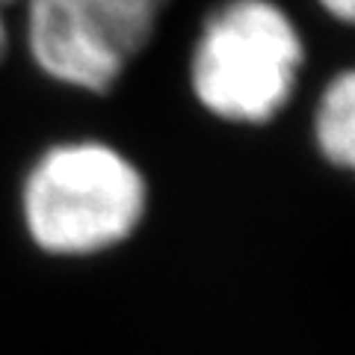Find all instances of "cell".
I'll return each instance as SVG.
<instances>
[{
	"label": "cell",
	"mask_w": 355,
	"mask_h": 355,
	"mask_svg": "<svg viewBox=\"0 0 355 355\" xmlns=\"http://www.w3.org/2000/svg\"><path fill=\"white\" fill-rule=\"evenodd\" d=\"M166 6L169 0H30V53L53 80L107 92L148 48Z\"/></svg>",
	"instance_id": "3957f363"
},
{
	"label": "cell",
	"mask_w": 355,
	"mask_h": 355,
	"mask_svg": "<svg viewBox=\"0 0 355 355\" xmlns=\"http://www.w3.org/2000/svg\"><path fill=\"white\" fill-rule=\"evenodd\" d=\"M314 142L331 166L355 175V65L335 74L320 92Z\"/></svg>",
	"instance_id": "277c9868"
},
{
	"label": "cell",
	"mask_w": 355,
	"mask_h": 355,
	"mask_svg": "<svg viewBox=\"0 0 355 355\" xmlns=\"http://www.w3.org/2000/svg\"><path fill=\"white\" fill-rule=\"evenodd\" d=\"M305 42L275 0H225L205 18L190 57V86L210 116L266 125L291 104Z\"/></svg>",
	"instance_id": "7a4b0ae2"
},
{
	"label": "cell",
	"mask_w": 355,
	"mask_h": 355,
	"mask_svg": "<svg viewBox=\"0 0 355 355\" xmlns=\"http://www.w3.org/2000/svg\"><path fill=\"white\" fill-rule=\"evenodd\" d=\"M331 18H338L340 24L355 27V0H317Z\"/></svg>",
	"instance_id": "5b68a950"
},
{
	"label": "cell",
	"mask_w": 355,
	"mask_h": 355,
	"mask_svg": "<svg viewBox=\"0 0 355 355\" xmlns=\"http://www.w3.org/2000/svg\"><path fill=\"white\" fill-rule=\"evenodd\" d=\"M21 202L39 249L83 258L119 246L139 228L148 187L121 151L83 139L44 151L27 175Z\"/></svg>",
	"instance_id": "6da1fadb"
},
{
	"label": "cell",
	"mask_w": 355,
	"mask_h": 355,
	"mask_svg": "<svg viewBox=\"0 0 355 355\" xmlns=\"http://www.w3.org/2000/svg\"><path fill=\"white\" fill-rule=\"evenodd\" d=\"M6 44H9V33H6V21H3V9H0V60L6 53Z\"/></svg>",
	"instance_id": "8992f818"
},
{
	"label": "cell",
	"mask_w": 355,
	"mask_h": 355,
	"mask_svg": "<svg viewBox=\"0 0 355 355\" xmlns=\"http://www.w3.org/2000/svg\"><path fill=\"white\" fill-rule=\"evenodd\" d=\"M9 3H15V0H0V9H3V6H9Z\"/></svg>",
	"instance_id": "52a82bcc"
}]
</instances>
